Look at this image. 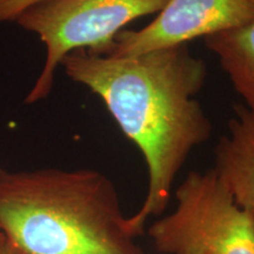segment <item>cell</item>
I'll use <instances>...</instances> for the list:
<instances>
[{"label": "cell", "mask_w": 254, "mask_h": 254, "mask_svg": "<svg viewBox=\"0 0 254 254\" xmlns=\"http://www.w3.org/2000/svg\"><path fill=\"white\" fill-rule=\"evenodd\" d=\"M168 0H41L19 15L17 23L39 37L45 62L25 103L36 104L52 92L57 68L68 53H106L119 32L136 19L159 13Z\"/></svg>", "instance_id": "3"}, {"label": "cell", "mask_w": 254, "mask_h": 254, "mask_svg": "<svg viewBox=\"0 0 254 254\" xmlns=\"http://www.w3.org/2000/svg\"><path fill=\"white\" fill-rule=\"evenodd\" d=\"M234 112L227 133L215 146L213 170L254 220V114L243 105Z\"/></svg>", "instance_id": "6"}, {"label": "cell", "mask_w": 254, "mask_h": 254, "mask_svg": "<svg viewBox=\"0 0 254 254\" xmlns=\"http://www.w3.org/2000/svg\"><path fill=\"white\" fill-rule=\"evenodd\" d=\"M176 207L148 227L161 254H254V220L237 204L213 168L187 174Z\"/></svg>", "instance_id": "4"}, {"label": "cell", "mask_w": 254, "mask_h": 254, "mask_svg": "<svg viewBox=\"0 0 254 254\" xmlns=\"http://www.w3.org/2000/svg\"><path fill=\"white\" fill-rule=\"evenodd\" d=\"M0 233L21 254H145L99 171L0 168Z\"/></svg>", "instance_id": "2"}, {"label": "cell", "mask_w": 254, "mask_h": 254, "mask_svg": "<svg viewBox=\"0 0 254 254\" xmlns=\"http://www.w3.org/2000/svg\"><path fill=\"white\" fill-rule=\"evenodd\" d=\"M0 254H21L13 245L5 239V237L0 233Z\"/></svg>", "instance_id": "9"}, {"label": "cell", "mask_w": 254, "mask_h": 254, "mask_svg": "<svg viewBox=\"0 0 254 254\" xmlns=\"http://www.w3.org/2000/svg\"><path fill=\"white\" fill-rule=\"evenodd\" d=\"M254 19V0H168L139 30H123L106 53L132 57L234 30Z\"/></svg>", "instance_id": "5"}, {"label": "cell", "mask_w": 254, "mask_h": 254, "mask_svg": "<svg viewBox=\"0 0 254 254\" xmlns=\"http://www.w3.org/2000/svg\"><path fill=\"white\" fill-rule=\"evenodd\" d=\"M41 0H0V23L17 20L19 15Z\"/></svg>", "instance_id": "8"}, {"label": "cell", "mask_w": 254, "mask_h": 254, "mask_svg": "<svg viewBox=\"0 0 254 254\" xmlns=\"http://www.w3.org/2000/svg\"><path fill=\"white\" fill-rule=\"evenodd\" d=\"M60 66L72 81L100 98L145 159L147 194L128 217L138 238L148 219L170 204L174 180L190 152L212 135L211 120L195 98L207 78L205 62L189 45H178L132 57L78 50Z\"/></svg>", "instance_id": "1"}, {"label": "cell", "mask_w": 254, "mask_h": 254, "mask_svg": "<svg viewBox=\"0 0 254 254\" xmlns=\"http://www.w3.org/2000/svg\"><path fill=\"white\" fill-rule=\"evenodd\" d=\"M234 90L254 114V19L234 30L204 38Z\"/></svg>", "instance_id": "7"}]
</instances>
